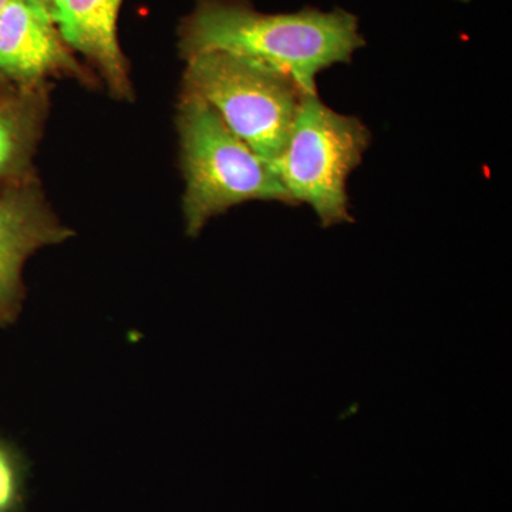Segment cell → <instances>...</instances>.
<instances>
[{
	"label": "cell",
	"instance_id": "obj_1",
	"mask_svg": "<svg viewBox=\"0 0 512 512\" xmlns=\"http://www.w3.org/2000/svg\"><path fill=\"white\" fill-rule=\"evenodd\" d=\"M365 46L359 18L342 8L262 13L247 0H198L181 30L185 59L208 52L247 57L291 74L303 93H318L316 76L352 62Z\"/></svg>",
	"mask_w": 512,
	"mask_h": 512
},
{
	"label": "cell",
	"instance_id": "obj_2",
	"mask_svg": "<svg viewBox=\"0 0 512 512\" xmlns=\"http://www.w3.org/2000/svg\"><path fill=\"white\" fill-rule=\"evenodd\" d=\"M185 177L187 234L197 237L211 218L248 201H276L296 207L284 184L217 111L185 94L178 116Z\"/></svg>",
	"mask_w": 512,
	"mask_h": 512
},
{
	"label": "cell",
	"instance_id": "obj_3",
	"mask_svg": "<svg viewBox=\"0 0 512 512\" xmlns=\"http://www.w3.org/2000/svg\"><path fill=\"white\" fill-rule=\"evenodd\" d=\"M185 94L217 111L229 130L272 165L288 143L303 94L291 74L225 52L188 59Z\"/></svg>",
	"mask_w": 512,
	"mask_h": 512
},
{
	"label": "cell",
	"instance_id": "obj_4",
	"mask_svg": "<svg viewBox=\"0 0 512 512\" xmlns=\"http://www.w3.org/2000/svg\"><path fill=\"white\" fill-rule=\"evenodd\" d=\"M370 143L372 133L362 120L336 113L318 93H305L285 150L271 167L295 204H308L323 228L350 224L346 184Z\"/></svg>",
	"mask_w": 512,
	"mask_h": 512
},
{
	"label": "cell",
	"instance_id": "obj_5",
	"mask_svg": "<svg viewBox=\"0 0 512 512\" xmlns=\"http://www.w3.org/2000/svg\"><path fill=\"white\" fill-rule=\"evenodd\" d=\"M70 235L50 217L36 194L13 191L0 197V323L15 319L19 311L20 272L28 256Z\"/></svg>",
	"mask_w": 512,
	"mask_h": 512
},
{
	"label": "cell",
	"instance_id": "obj_6",
	"mask_svg": "<svg viewBox=\"0 0 512 512\" xmlns=\"http://www.w3.org/2000/svg\"><path fill=\"white\" fill-rule=\"evenodd\" d=\"M70 66L49 0H9L0 12V73L35 80Z\"/></svg>",
	"mask_w": 512,
	"mask_h": 512
},
{
	"label": "cell",
	"instance_id": "obj_7",
	"mask_svg": "<svg viewBox=\"0 0 512 512\" xmlns=\"http://www.w3.org/2000/svg\"><path fill=\"white\" fill-rule=\"evenodd\" d=\"M123 0H49L50 10L66 45L100 67L117 94L130 92L126 62L117 37Z\"/></svg>",
	"mask_w": 512,
	"mask_h": 512
},
{
	"label": "cell",
	"instance_id": "obj_8",
	"mask_svg": "<svg viewBox=\"0 0 512 512\" xmlns=\"http://www.w3.org/2000/svg\"><path fill=\"white\" fill-rule=\"evenodd\" d=\"M29 143L30 126L23 111L0 103V177L18 170Z\"/></svg>",
	"mask_w": 512,
	"mask_h": 512
},
{
	"label": "cell",
	"instance_id": "obj_9",
	"mask_svg": "<svg viewBox=\"0 0 512 512\" xmlns=\"http://www.w3.org/2000/svg\"><path fill=\"white\" fill-rule=\"evenodd\" d=\"M23 467L12 448L0 443V512H16L22 503Z\"/></svg>",
	"mask_w": 512,
	"mask_h": 512
},
{
	"label": "cell",
	"instance_id": "obj_10",
	"mask_svg": "<svg viewBox=\"0 0 512 512\" xmlns=\"http://www.w3.org/2000/svg\"><path fill=\"white\" fill-rule=\"evenodd\" d=\"M9 0H0V12H2L3 8L8 5Z\"/></svg>",
	"mask_w": 512,
	"mask_h": 512
},
{
	"label": "cell",
	"instance_id": "obj_11",
	"mask_svg": "<svg viewBox=\"0 0 512 512\" xmlns=\"http://www.w3.org/2000/svg\"><path fill=\"white\" fill-rule=\"evenodd\" d=\"M456 2L468 3V2H470V0H456Z\"/></svg>",
	"mask_w": 512,
	"mask_h": 512
}]
</instances>
